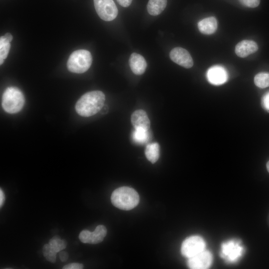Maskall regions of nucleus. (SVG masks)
Masks as SVG:
<instances>
[{
  "instance_id": "obj_1",
  "label": "nucleus",
  "mask_w": 269,
  "mask_h": 269,
  "mask_svg": "<svg viewBox=\"0 0 269 269\" xmlns=\"http://www.w3.org/2000/svg\"><path fill=\"white\" fill-rule=\"evenodd\" d=\"M105 101L104 94L100 91H93L84 94L77 102L75 110L80 116H93L103 108Z\"/></svg>"
},
{
  "instance_id": "obj_2",
  "label": "nucleus",
  "mask_w": 269,
  "mask_h": 269,
  "mask_svg": "<svg viewBox=\"0 0 269 269\" xmlns=\"http://www.w3.org/2000/svg\"><path fill=\"white\" fill-rule=\"evenodd\" d=\"M111 200L115 207L124 210H130L136 207L139 197L133 188L127 186L119 187L112 193Z\"/></svg>"
},
{
  "instance_id": "obj_3",
  "label": "nucleus",
  "mask_w": 269,
  "mask_h": 269,
  "mask_svg": "<svg viewBox=\"0 0 269 269\" xmlns=\"http://www.w3.org/2000/svg\"><path fill=\"white\" fill-rule=\"evenodd\" d=\"M25 102L22 92L15 87L7 88L3 93L1 105L3 110L9 114L19 112L23 108Z\"/></svg>"
},
{
  "instance_id": "obj_4",
  "label": "nucleus",
  "mask_w": 269,
  "mask_h": 269,
  "mask_svg": "<svg viewBox=\"0 0 269 269\" xmlns=\"http://www.w3.org/2000/svg\"><path fill=\"white\" fill-rule=\"evenodd\" d=\"M92 62L91 53L86 50H77L69 56L67 67L69 71L75 73H83L90 67Z\"/></svg>"
},
{
  "instance_id": "obj_5",
  "label": "nucleus",
  "mask_w": 269,
  "mask_h": 269,
  "mask_svg": "<svg viewBox=\"0 0 269 269\" xmlns=\"http://www.w3.org/2000/svg\"><path fill=\"white\" fill-rule=\"evenodd\" d=\"M244 247L237 240H232L222 244L221 256L228 263L237 262L243 255Z\"/></svg>"
},
{
  "instance_id": "obj_6",
  "label": "nucleus",
  "mask_w": 269,
  "mask_h": 269,
  "mask_svg": "<svg viewBox=\"0 0 269 269\" xmlns=\"http://www.w3.org/2000/svg\"><path fill=\"white\" fill-rule=\"evenodd\" d=\"M205 246L202 238L198 236H192L183 242L181 252L183 256L189 259L205 250Z\"/></svg>"
},
{
  "instance_id": "obj_7",
  "label": "nucleus",
  "mask_w": 269,
  "mask_h": 269,
  "mask_svg": "<svg viewBox=\"0 0 269 269\" xmlns=\"http://www.w3.org/2000/svg\"><path fill=\"white\" fill-rule=\"evenodd\" d=\"M94 6L99 17L110 21L118 15V8L113 0H94Z\"/></svg>"
},
{
  "instance_id": "obj_8",
  "label": "nucleus",
  "mask_w": 269,
  "mask_h": 269,
  "mask_svg": "<svg viewBox=\"0 0 269 269\" xmlns=\"http://www.w3.org/2000/svg\"><path fill=\"white\" fill-rule=\"evenodd\" d=\"M106 234V227L100 225L97 226L92 232L87 230L82 231L79 234V238L83 243L96 244L102 242Z\"/></svg>"
},
{
  "instance_id": "obj_9",
  "label": "nucleus",
  "mask_w": 269,
  "mask_h": 269,
  "mask_svg": "<svg viewBox=\"0 0 269 269\" xmlns=\"http://www.w3.org/2000/svg\"><path fill=\"white\" fill-rule=\"evenodd\" d=\"M212 262L211 253L208 251L204 250L189 258L187 261V266L191 269H206L210 267Z\"/></svg>"
},
{
  "instance_id": "obj_10",
  "label": "nucleus",
  "mask_w": 269,
  "mask_h": 269,
  "mask_svg": "<svg viewBox=\"0 0 269 269\" xmlns=\"http://www.w3.org/2000/svg\"><path fill=\"white\" fill-rule=\"evenodd\" d=\"M172 61L185 68H190L193 65V61L190 53L181 47L172 49L169 54Z\"/></svg>"
},
{
  "instance_id": "obj_11",
  "label": "nucleus",
  "mask_w": 269,
  "mask_h": 269,
  "mask_svg": "<svg viewBox=\"0 0 269 269\" xmlns=\"http://www.w3.org/2000/svg\"><path fill=\"white\" fill-rule=\"evenodd\" d=\"M208 81L214 85H220L225 83L228 79L226 70L220 66H214L210 68L206 74Z\"/></svg>"
},
{
  "instance_id": "obj_12",
  "label": "nucleus",
  "mask_w": 269,
  "mask_h": 269,
  "mask_svg": "<svg viewBox=\"0 0 269 269\" xmlns=\"http://www.w3.org/2000/svg\"><path fill=\"white\" fill-rule=\"evenodd\" d=\"M258 49L256 42L250 40H244L236 45L235 51L238 56L244 58L255 53Z\"/></svg>"
},
{
  "instance_id": "obj_13",
  "label": "nucleus",
  "mask_w": 269,
  "mask_h": 269,
  "mask_svg": "<svg viewBox=\"0 0 269 269\" xmlns=\"http://www.w3.org/2000/svg\"><path fill=\"white\" fill-rule=\"evenodd\" d=\"M131 122L134 129L142 128L149 130L150 123L146 113L142 110H137L133 113Z\"/></svg>"
},
{
  "instance_id": "obj_14",
  "label": "nucleus",
  "mask_w": 269,
  "mask_h": 269,
  "mask_svg": "<svg viewBox=\"0 0 269 269\" xmlns=\"http://www.w3.org/2000/svg\"><path fill=\"white\" fill-rule=\"evenodd\" d=\"M129 65L133 72L135 75H141L145 71L147 64L141 55L133 53L129 59Z\"/></svg>"
},
{
  "instance_id": "obj_15",
  "label": "nucleus",
  "mask_w": 269,
  "mask_h": 269,
  "mask_svg": "<svg viewBox=\"0 0 269 269\" xmlns=\"http://www.w3.org/2000/svg\"><path fill=\"white\" fill-rule=\"evenodd\" d=\"M199 30L204 34H211L217 28V21L214 17H208L200 20L198 23Z\"/></svg>"
},
{
  "instance_id": "obj_16",
  "label": "nucleus",
  "mask_w": 269,
  "mask_h": 269,
  "mask_svg": "<svg viewBox=\"0 0 269 269\" xmlns=\"http://www.w3.org/2000/svg\"><path fill=\"white\" fill-rule=\"evenodd\" d=\"M12 36L10 33H6L0 38V64L1 65L4 60L6 58L10 48V42L12 39Z\"/></svg>"
},
{
  "instance_id": "obj_17",
  "label": "nucleus",
  "mask_w": 269,
  "mask_h": 269,
  "mask_svg": "<svg viewBox=\"0 0 269 269\" xmlns=\"http://www.w3.org/2000/svg\"><path fill=\"white\" fill-rule=\"evenodd\" d=\"M167 0H149L147 11L151 15L155 16L161 13L166 7Z\"/></svg>"
},
{
  "instance_id": "obj_18",
  "label": "nucleus",
  "mask_w": 269,
  "mask_h": 269,
  "mask_svg": "<svg viewBox=\"0 0 269 269\" xmlns=\"http://www.w3.org/2000/svg\"><path fill=\"white\" fill-rule=\"evenodd\" d=\"M146 158L152 163H154L158 159L159 156V145L157 142L149 143L145 149Z\"/></svg>"
},
{
  "instance_id": "obj_19",
  "label": "nucleus",
  "mask_w": 269,
  "mask_h": 269,
  "mask_svg": "<svg viewBox=\"0 0 269 269\" xmlns=\"http://www.w3.org/2000/svg\"><path fill=\"white\" fill-rule=\"evenodd\" d=\"M148 131L142 128L134 129L132 134L134 141L139 144L146 142L149 138Z\"/></svg>"
},
{
  "instance_id": "obj_20",
  "label": "nucleus",
  "mask_w": 269,
  "mask_h": 269,
  "mask_svg": "<svg viewBox=\"0 0 269 269\" xmlns=\"http://www.w3.org/2000/svg\"><path fill=\"white\" fill-rule=\"evenodd\" d=\"M254 83L261 88L269 87V73L261 72L257 74L254 78Z\"/></svg>"
},
{
  "instance_id": "obj_21",
  "label": "nucleus",
  "mask_w": 269,
  "mask_h": 269,
  "mask_svg": "<svg viewBox=\"0 0 269 269\" xmlns=\"http://www.w3.org/2000/svg\"><path fill=\"white\" fill-rule=\"evenodd\" d=\"M67 242L64 239H61L59 236L53 237L49 241L50 246L58 253L65 249L67 246Z\"/></svg>"
},
{
  "instance_id": "obj_22",
  "label": "nucleus",
  "mask_w": 269,
  "mask_h": 269,
  "mask_svg": "<svg viewBox=\"0 0 269 269\" xmlns=\"http://www.w3.org/2000/svg\"><path fill=\"white\" fill-rule=\"evenodd\" d=\"M42 253L45 258L49 262L54 263L56 262L57 252L48 244L43 246Z\"/></svg>"
},
{
  "instance_id": "obj_23",
  "label": "nucleus",
  "mask_w": 269,
  "mask_h": 269,
  "mask_svg": "<svg viewBox=\"0 0 269 269\" xmlns=\"http://www.w3.org/2000/svg\"><path fill=\"white\" fill-rule=\"evenodd\" d=\"M241 4L245 6L251 8L257 7L260 2V0H239Z\"/></svg>"
},
{
  "instance_id": "obj_24",
  "label": "nucleus",
  "mask_w": 269,
  "mask_h": 269,
  "mask_svg": "<svg viewBox=\"0 0 269 269\" xmlns=\"http://www.w3.org/2000/svg\"><path fill=\"white\" fill-rule=\"evenodd\" d=\"M263 107L269 112V92L266 93L263 97L262 100Z\"/></svg>"
},
{
  "instance_id": "obj_25",
  "label": "nucleus",
  "mask_w": 269,
  "mask_h": 269,
  "mask_svg": "<svg viewBox=\"0 0 269 269\" xmlns=\"http://www.w3.org/2000/svg\"><path fill=\"white\" fill-rule=\"evenodd\" d=\"M84 266L82 264L72 263L64 266L63 267V269H82Z\"/></svg>"
},
{
  "instance_id": "obj_26",
  "label": "nucleus",
  "mask_w": 269,
  "mask_h": 269,
  "mask_svg": "<svg viewBox=\"0 0 269 269\" xmlns=\"http://www.w3.org/2000/svg\"><path fill=\"white\" fill-rule=\"evenodd\" d=\"M59 258L61 262H65L68 258V254L65 251H60Z\"/></svg>"
},
{
  "instance_id": "obj_27",
  "label": "nucleus",
  "mask_w": 269,
  "mask_h": 269,
  "mask_svg": "<svg viewBox=\"0 0 269 269\" xmlns=\"http://www.w3.org/2000/svg\"><path fill=\"white\" fill-rule=\"evenodd\" d=\"M118 2L123 7H128L132 3V0H117Z\"/></svg>"
},
{
  "instance_id": "obj_28",
  "label": "nucleus",
  "mask_w": 269,
  "mask_h": 269,
  "mask_svg": "<svg viewBox=\"0 0 269 269\" xmlns=\"http://www.w3.org/2000/svg\"><path fill=\"white\" fill-rule=\"evenodd\" d=\"M5 200L4 193L1 188L0 189V207L3 205Z\"/></svg>"
},
{
  "instance_id": "obj_29",
  "label": "nucleus",
  "mask_w": 269,
  "mask_h": 269,
  "mask_svg": "<svg viewBox=\"0 0 269 269\" xmlns=\"http://www.w3.org/2000/svg\"><path fill=\"white\" fill-rule=\"evenodd\" d=\"M267 168L268 172H269V161L267 163Z\"/></svg>"
}]
</instances>
